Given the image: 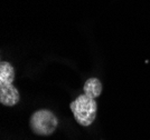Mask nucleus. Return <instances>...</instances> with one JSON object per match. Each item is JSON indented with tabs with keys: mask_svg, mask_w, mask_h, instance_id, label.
Returning <instances> with one entry per match:
<instances>
[{
	"mask_svg": "<svg viewBox=\"0 0 150 140\" xmlns=\"http://www.w3.org/2000/svg\"><path fill=\"white\" fill-rule=\"evenodd\" d=\"M58 125L56 116L50 110H38L30 118L31 130L40 136L52 134Z\"/></svg>",
	"mask_w": 150,
	"mask_h": 140,
	"instance_id": "3",
	"label": "nucleus"
},
{
	"mask_svg": "<svg viewBox=\"0 0 150 140\" xmlns=\"http://www.w3.org/2000/svg\"><path fill=\"white\" fill-rule=\"evenodd\" d=\"M71 110L74 115L75 120L81 126H90L96 117L98 106L93 98L86 95H81L71 104Z\"/></svg>",
	"mask_w": 150,
	"mask_h": 140,
	"instance_id": "2",
	"label": "nucleus"
},
{
	"mask_svg": "<svg viewBox=\"0 0 150 140\" xmlns=\"http://www.w3.org/2000/svg\"><path fill=\"white\" fill-rule=\"evenodd\" d=\"M101 92H102V84L100 80L96 78H90L86 80V82L84 84V95L95 99L100 96Z\"/></svg>",
	"mask_w": 150,
	"mask_h": 140,
	"instance_id": "4",
	"label": "nucleus"
},
{
	"mask_svg": "<svg viewBox=\"0 0 150 140\" xmlns=\"http://www.w3.org/2000/svg\"><path fill=\"white\" fill-rule=\"evenodd\" d=\"M15 69L9 63L2 61L0 63V102L5 106H15L19 101V92L13 87Z\"/></svg>",
	"mask_w": 150,
	"mask_h": 140,
	"instance_id": "1",
	"label": "nucleus"
}]
</instances>
